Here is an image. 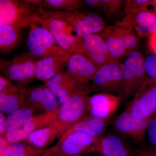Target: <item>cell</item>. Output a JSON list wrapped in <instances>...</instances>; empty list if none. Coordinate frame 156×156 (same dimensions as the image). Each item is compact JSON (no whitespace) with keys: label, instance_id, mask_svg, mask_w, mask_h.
Returning a JSON list of instances; mask_svg holds the SVG:
<instances>
[{"label":"cell","instance_id":"cell-1","mask_svg":"<svg viewBox=\"0 0 156 156\" xmlns=\"http://www.w3.org/2000/svg\"><path fill=\"white\" fill-rule=\"evenodd\" d=\"M43 16L66 23L72 27L76 36L82 38L88 34H99L106 27L100 14L90 10L51 11L41 9Z\"/></svg>","mask_w":156,"mask_h":156},{"label":"cell","instance_id":"cell-2","mask_svg":"<svg viewBox=\"0 0 156 156\" xmlns=\"http://www.w3.org/2000/svg\"><path fill=\"white\" fill-rule=\"evenodd\" d=\"M43 16L41 6L25 0H0V24L30 27Z\"/></svg>","mask_w":156,"mask_h":156},{"label":"cell","instance_id":"cell-3","mask_svg":"<svg viewBox=\"0 0 156 156\" xmlns=\"http://www.w3.org/2000/svg\"><path fill=\"white\" fill-rule=\"evenodd\" d=\"M144 58L143 53L137 50L128 53L122 62V83L119 95L122 102L134 97L147 79Z\"/></svg>","mask_w":156,"mask_h":156},{"label":"cell","instance_id":"cell-4","mask_svg":"<svg viewBox=\"0 0 156 156\" xmlns=\"http://www.w3.org/2000/svg\"><path fill=\"white\" fill-rule=\"evenodd\" d=\"M37 62L36 58L29 51L11 60L1 59V75L22 86L30 84L36 79Z\"/></svg>","mask_w":156,"mask_h":156},{"label":"cell","instance_id":"cell-5","mask_svg":"<svg viewBox=\"0 0 156 156\" xmlns=\"http://www.w3.org/2000/svg\"><path fill=\"white\" fill-rule=\"evenodd\" d=\"M98 138L81 131L65 132L55 145L46 150L43 156L89 154Z\"/></svg>","mask_w":156,"mask_h":156},{"label":"cell","instance_id":"cell-6","mask_svg":"<svg viewBox=\"0 0 156 156\" xmlns=\"http://www.w3.org/2000/svg\"><path fill=\"white\" fill-rule=\"evenodd\" d=\"M38 23L49 31L58 46L66 53L71 55L76 53L84 54L82 39L73 35L72 27L68 23L44 16L40 18Z\"/></svg>","mask_w":156,"mask_h":156},{"label":"cell","instance_id":"cell-7","mask_svg":"<svg viewBox=\"0 0 156 156\" xmlns=\"http://www.w3.org/2000/svg\"><path fill=\"white\" fill-rule=\"evenodd\" d=\"M136 120L150 119L156 115V82L148 76L125 109Z\"/></svg>","mask_w":156,"mask_h":156},{"label":"cell","instance_id":"cell-8","mask_svg":"<svg viewBox=\"0 0 156 156\" xmlns=\"http://www.w3.org/2000/svg\"><path fill=\"white\" fill-rule=\"evenodd\" d=\"M123 77L122 63L115 61L104 65L98 69L91 85L92 90L119 96Z\"/></svg>","mask_w":156,"mask_h":156},{"label":"cell","instance_id":"cell-9","mask_svg":"<svg viewBox=\"0 0 156 156\" xmlns=\"http://www.w3.org/2000/svg\"><path fill=\"white\" fill-rule=\"evenodd\" d=\"M44 84L55 95L59 105L75 95H89L93 92L89 84L80 83L66 70L46 81Z\"/></svg>","mask_w":156,"mask_h":156},{"label":"cell","instance_id":"cell-10","mask_svg":"<svg viewBox=\"0 0 156 156\" xmlns=\"http://www.w3.org/2000/svg\"><path fill=\"white\" fill-rule=\"evenodd\" d=\"M27 46L29 51L37 61L63 50L49 31L36 23L30 27Z\"/></svg>","mask_w":156,"mask_h":156},{"label":"cell","instance_id":"cell-11","mask_svg":"<svg viewBox=\"0 0 156 156\" xmlns=\"http://www.w3.org/2000/svg\"><path fill=\"white\" fill-rule=\"evenodd\" d=\"M89 95H78L59 105L55 113V121L64 128L65 132L84 117L89 115Z\"/></svg>","mask_w":156,"mask_h":156},{"label":"cell","instance_id":"cell-12","mask_svg":"<svg viewBox=\"0 0 156 156\" xmlns=\"http://www.w3.org/2000/svg\"><path fill=\"white\" fill-rule=\"evenodd\" d=\"M151 119L136 120L125 110L111 123L116 134L140 146L144 144L147 125Z\"/></svg>","mask_w":156,"mask_h":156},{"label":"cell","instance_id":"cell-13","mask_svg":"<svg viewBox=\"0 0 156 156\" xmlns=\"http://www.w3.org/2000/svg\"><path fill=\"white\" fill-rule=\"evenodd\" d=\"M98 153L103 156H136L127 140L119 134H108L99 137L90 150V154Z\"/></svg>","mask_w":156,"mask_h":156},{"label":"cell","instance_id":"cell-14","mask_svg":"<svg viewBox=\"0 0 156 156\" xmlns=\"http://www.w3.org/2000/svg\"><path fill=\"white\" fill-rule=\"evenodd\" d=\"M121 102V98L118 95L97 93L89 97L88 113L94 118L109 120L118 110Z\"/></svg>","mask_w":156,"mask_h":156},{"label":"cell","instance_id":"cell-15","mask_svg":"<svg viewBox=\"0 0 156 156\" xmlns=\"http://www.w3.org/2000/svg\"><path fill=\"white\" fill-rule=\"evenodd\" d=\"M71 55L62 50L37 61L36 79L44 83L65 71Z\"/></svg>","mask_w":156,"mask_h":156},{"label":"cell","instance_id":"cell-16","mask_svg":"<svg viewBox=\"0 0 156 156\" xmlns=\"http://www.w3.org/2000/svg\"><path fill=\"white\" fill-rule=\"evenodd\" d=\"M59 105L55 95L44 84L31 89L26 101L27 107L44 114L55 113Z\"/></svg>","mask_w":156,"mask_h":156},{"label":"cell","instance_id":"cell-17","mask_svg":"<svg viewBox=\"0 0 156 156\" xmlns=\"http://www.w3.org/2000/svg\"><path fill=\"white\" fill-rule=\"evenodd\" d=\"M81 39L84 55L98 67L117 61L110 54L103 39L98 34L87 35Z\"/></svg>","mask_w":156,"mask_h":156},{"label":"cell","instance_id":"cell-18","mask_svg":"<svg viewBox=\"0 0 156 156\" xmlns=\"http://www.w3.org/2000/svg\"><path fill=\"white\" fill-rule=\"evenodd\" d=\"M98 67L86 55L76 53L70 57L66 71L80 83L89 84Z\"/></svg>","mask_w":156,"mask_h":156},{"label":"cell","instance_id":"cell-19","mask_svg":"<svg viewBox=\"0 0 156 156\" xmlns=\"http://www.w3.org/2000/svg\"><path fill=\"white\" fill-rule=\"evenodd\" d=\"M55 120V113L42 114L34 116L30 122L13 131H7L5 139L9 144L21 142L27 138L33 132L48 126Z\"/></svg>","mask_w":156,"mask_h":156},{"label":"cell","instance_id":"cell-20","mask_svg":"<svg viewBox=\"0 0 156 156\" xmlns=\"http://www.w3.org/2000/svg\"><path fill=\"white\" fill-rule=\"evenodd\" d=\"M65 133L64 128L56 121L31 133L27 138V143L33 146L45 149Z\"/></svg>","mask_w":156,"mask_h":156},{"label":"cell","instance_id":"cell-21","mask_svg":"<svg viewBox=\"0 0 156 156\" xmlns=\"http://www.w3.org/2000/svg\"><path fill=\"white\" fill-rule=\"evenodd\" d=\"M114 24L122 40L127 54L139 50L140 38L134 30L130 15L126 14Z\"/></svg>","mask_w":156,"mask_h":156},{"label":"cell","instance_id":"cell-22","mask_svg":"<svg viewBox=\"0 0 156 156\" xmlns=\"http://www.w3.org/2000/svg\"><path fill=\"white\" fill-rule=\"evenodd\" d=\"M98 34L103 39L110 54L115 60L121 61L126 57L127 51L114 24L107 26Z\"/></svg>","mask_w":156,"mask_h":156},{"label":"cell","instance_id":"cell-23","mask_svg":"<svg viewBox=\"0 0 156 156\" xmlns=\"http://www.w3.org/2000/svg\"><path fill=\"white\" fill-rule=\"evenodd\" d=\"M23 28L11 24H0V53L9 55L22 37Z\"/></svg>","mask_w":156,"mask_h":156},{"label":"cell","instance_id":"cell-24","mask_svg":"<svg viewBox=\"0 0 156 156\" xmlns=\"http://www.w3.org/2000/svg\"><path fill=\"white\" fill-rule=\"evenodd\" d=\"M30 90L23 88L14 93H0V112L9 115L18 109L27 107L26 101Z\"/></svg>","mask_w":156,"mask_h":156},{"label":"cell","instance_id":"cell-25","mask_svg":"<svg viewBox=\"0 0 156 156\" xmlns=\"http://www.w3.org/2000/svg\"><path fill=\"white\" fill-rule=\"evenodd\" d=\"M110 124L108 120H104L87 115L72 126L66 132L79 131L98 138L102 134Z\"/></svg>","mask_w":156,"mask_h":156},{"label":"cell","instance_id":"cell-26","mask_svg":"<svg viewBox=\"0 0 156 156\" xmlns=\"http://www.w3.org/2000/svg\"><path fill=\"white\" fill-rule=\"evenodd\" d=\"M132 24L140 38L149 37L156 32V15L150 11H144L130 15Z\"/></svg>","mask_w":156,"mask_h":156},{"label":"cell","instance_id":"cell-27","mask_svg":"<svg viewBox=\"0 0 156 156\" xmlns=\"http://www.w3.org/2000/svg\"><path fill=\"white\" fill-rule=\"evenodd\" d=\"M41 6L51 11H78L86 7L83 0H44Z\"/></svg>","mask_w":156,"mask_h":156},{"label":"cell","instance_id":"cell-28","mask_svg":"<svg viewBox=\"0 0 156 156\" xmlns=\"http://www.w3.org/2000/svg\"><path fill=\"white\" fill-rule=\"evenodd\" d=\"M34 111L27 107L18 109L9 114L6 118V132L13 131L30 122L33 119Z\"/></svg>","mask_w":156,"mask_h":156},{"label":"cell","instance_id":"cell-29","mask_svg":"<svg viewBox=\"0 0 156 156\" xmlns=\"http://www.w3.org/2000/svg\"><path fill=\"white\" fill-rule=\"evenodd\" d=\"M47 149H41L27 143H14L9 144L1 156H38L43 154Z\"/></svg>","mask_w":156,"mask_h":156},{"label":"cell","instance_id":"cell-30","mask_svg":"<svg viewBox=\"0 0 156 156\" xmlns=\"http://www.w3.org/2000/svg\"><path fill=\"white\" fill-rule=\"evenodd\" d=\"M103 9L107 20L114 24L122 18L125 14L126 1L123 0H103Z\"/></svg>","mask_w":156,"mask_h":156},{"label":"cell","instance_id":"cell-31","mask_svg":"<svg viewBox=\"0 0 156 156\" xmlns=\"http://www.w3.org/2000/svg\"><path fill=\"white\" fill-rule=\"evenodd\" d=\"M151 2L152 0H126L125 14L133 15L144 11L152 12Z\"/></svg>","mask_w":156,"mask_h":156},{"label":"cell","instance_id":"cell-32","mask_svg":"<svg viewBox=\"0 0 156 156\" xmlns=\"http://www.w3.org/2000/svg\"><path fill=\"white\" fill-rule=\"evenodd\" d=\"M146 137L148 142V145L156 149V115L152 117L149 122Z\"/></svg>","mask_w":156,"mask_h":156},{"label":"cell","instance_id":"cell-33","mask_svg":"<svg viewBox=\"0 0 156 156\" xmlns=\"http://www.w3.org/2000/svg\"><path fill=\"white\" fill-rule=\"evenodd\" d=\"M144 66L149 77L156 82V55H149L144 58Z\"/></svg>","mask_w":156,"mask_h":156},{"label":"cell","instance_id":"cell-34","mask_svg":"<svg viewBox=\"0 0 156 156\" xmlns=\"http://www.w3.org/2000/svg\"><path fill=\"white\" fill-rule=\"evenodd\" d=\"M23 87H17L4 76L0 75V93H14L19 92Z\"/></svg>","mask_w":156,"mask_h":156},{"label":"cell","instance_id":"cell-35","mask_svg":"<svg viewBox=\"0 0 156 156\" xmlns=\"http://www.w3.org/2000/svg\"><path fill=\"white\" fill-rule=\"evenodd\" d=\"M135 152L136 156H156V149L148 144L140 145Z\"/></svg>","mask_w":156,"mask_h":156},{"label":"cell","instance_id":"cell-36","mask_svg":"<svg viewBox=\"0 0 156 156\" xmlns=\"http://www.w3.org/2000/svg\"><path fill=\"white\" fill-rule=\"evenodd\" d=\"M85 6L90 9L103 11V0H83Z\"/></svg>","mask_w":156,"mask_h":156},{"label":"cell","instance_id":"cell-37","mask_svg":"<svg viewBox=\"0 0 156 156\" xmlns=\"http://www.w3.org/2000/svg\"><path fill=\"white\" fill-rule=\"evenodd\" d=\"M148 45L151 51L156 55V32L149 37Z\"/></svg>","mask_w":156,"mask_h":156},{"label":"cell","instance_id":"cell-38","mask_svg":"<svg viewBox=\"0 0 156 156\" xmlns=\"http://www.w3.org/2000/svg\"><path fill=\"white\" fill-rule=\"evenodd\" d=\"M6 118L5 115L0 113V135L1 136L5 135L6 131L5 129Z\"/></svg>","mask_w":156,"mask_h":156},{"label":"cell","instance_id":"cell-39","mask_svg":"<svg viewBox=\"0 0 156 156\" xmlns=\"http://www.w3.org/2000/svg\"><path fill=\"white\" fill-rule=\"evenodd\" d=\"M27 2L32 4V5H36L41 6L43 3V0H25Z\"/></svg>","mask_w":156,"mask_h":156},{"label":"cell","instance_id":"cell-40","mask_svg":"<svg viewBox=\"0 0 156 156\" xmlns=\"http://www.w3.org/2000/svg\"><path fill=\"white\" fill-rule=\"evenodd\" d=\"M151 8L153 13L156 15V0H152Z\"/></svg>","mask_w":156,"mask_h":156},{"label":"cell","instance_id":"cell-41","mask_svg":"<svg viewBox=\"0 0 156 156\" xmlns=\"http://www.w3.org/2000/svg\"><path fill=\"white\" fill-rule=\"evenodd\" d=\"M88 154H79L74 155H54L52 156H88Z\"/></svg>","mask_w":156,"mask_h":156},{"label":"cell","instance_id":"cell-42","mask_svg":"<svg viewBox=\"0 0 156 156\" xmlns=\"http://www.w3.org/2000/svg\"><path fill=\"white\" fill-rule=\"evenodd\" d=\"M38 156H43V154L40 155H39Z\"/></svg>","mask_w":156,"mask_h":156},{"label":"cell","instance_id":"cell-43","mask_svg":"<svg viewBox=\"0 0 156 156\" xmlns=\"http://www.w3.org/2000/svg\"><path fill=\"white\" fill-rule=\"evenodd\" d=\"M100 156H102V155H101Z\"/></svg>","mask_w":156,"mask_h":156}]
</instances>
